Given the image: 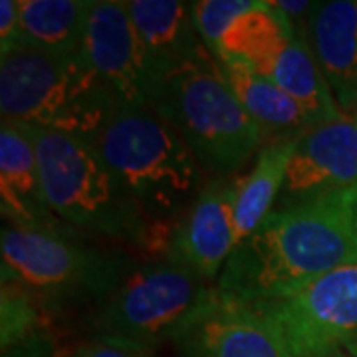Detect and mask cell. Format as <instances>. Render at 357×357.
Instances as JSON below:
<instances>
[{
  "label": "cell",
  "instance_id": "16",
  "mask_svg": "<svg viewBox=\"0 0 357 357\" xmlns=\"http://www.w3.org/2000/svg\"><path fill=\"white\" fill-rule=\"evenodd\" d=\"M218 62L234 96L260 126L264 137L272 135L270 141L298 139L304 131L312 129L304 109L270 77L234 58H220Z\"/></svg>",
  "mask_w": 357,
  "mask_h": 357
},
{
  "label": "cell",
  "instance_id": "25",
  "mask_svg": "<svg viewBox=\"0 0 357 357\" xmlns=\"http://www.w3.org/2000/svg\"><path fill=\"white\" fill-rule=\"evenodd\" d=\"M321 357H357V354L351 345L345 344L340 345V347H333V349H330L328 354H324Z\"/></svg>",
  "mask_w": 357,
  "mask_h": 357
},
{
  "label": "cell",
  "instance_id": "2",
  "mask_svg": "<svg viewBox=\"0 0 357 357\" xmlns=\"http://www.w3.org/2000/svg\"><path fill=\"white\" fill-rule=\"evenodd\" d=\"M115 112L112 89L82 48L72 54H48L20 46L0 58L2 121L98 143Z\"/></svg>",
  "mask_w": 357,
  "mask_h": 357
},
{
  "label": "cell",
  "instance_id": "11",
  "mask_svg": "<svg viewBox=\"0 0 357 357\" xmlns=\"http://www.w3.org/2000/svg\"><path fill=\"white\" fill-rule=\"evenodd\" d=\"M349 187H357V119L344 114L294 141L278 208Z\"/></svg>",
  "mask_w": 357,
  "mask_h": 357
},
{
  "label": "cell",
  "instance_id": "17",
  "mask_svg": "<svg viewBox=\"0 0 357 357\" xmlns=\"http://www.w3.org/2000/svg\"><path fill=\"white\" fill-rule=\"evenodd\" d=\"M258 74L270 77L284 89L304 109L312 128L344 115L306 40L294 36L288 46Z\"/></svg>",
  "mask_w": 357,
  "mask_h": 357
},
{
  "label": "cell",
  "instance_id": "3",
  "mask_svg": "<svg viewBox=\"0 0 357 357\" xmlns=\"http://www.w3.org/2000/svg\"><path fill=\"white\" fill-rule=\"evenodd\" d=\"M151 109L185 139L211 177L238 175L266 145L208 48L157 84Z\"/></svg>",
  "mask_w": 357,
  "mask_h": 357
},
{
  "label": "cell",
  "instance_id": "19",
  "mask_svg": "<svg viewBox=\"0 0 357 357\" xmlns=\"http://www.w3.org/2000/svg\"><path fill=\"white\" fill-rule=\"evenodd\" d=\"M91 0H20V46L48 54L82 48Z\"/></svg>",
  "mask_w": 357,
  "mask_h": 357
},
{
  "label": "cell",
  "instance_id": "24",
  "mask_svg": "<svg viewBox=\"0 0 357 357\" xmlns=\"http://www.w3.org/2000/svg\"><path fill=\"white\" fill-rule=\"evenodd\" d=\"M20 48V0L0 2V50L2 54Z\"/></svg>",
  "mask_w": 357,
  "mask_h": 357
},
{
  "label": "cell",
  "instance_id": "22",
  "mask_svg": "<svg viewBox=\"0 0 357 357\" xmlns=\"http://www.w3.org/2000/svg\"><path fill=\"white\" fill-rule=\"evenodd\" d=\"M258 0H199L191 2L192 24L197 28L204 46L217 58L218 44L232 22L252 10Z\"/></svg>",
  "mask_w": 357,
  "mask_h": 357
},
{
  "label": "cell",
  "instance_id": "1",
  "mask_svg": "<svg viewBox=\"0 0 357 357\" xmlns=\"http://www.w3.org/2000/svg\"><path fill=\"white\" fill-rule=\"evenodd\" d=\"M357 262V187L276 206L236 244L217 288L244 304L282 298Z\"/></svg>",
  "mask_w": 357,
  "mask_h": 357
},
{
  "label": "cell",
  "instance_id": "10",
  "mask_svg": "<svg viewBox=\"0 0 357 357\" xmlns=\"http://www.w3.org/2000/svg\"><path fill=\"white\" fill-rule=\"evenodd\" d=\"M241 175L211 177L177 220L167 260L189 268L203 280L222 274L236 248V197Z\"/></svg>",
  "mask_w": 357,
  "mask_h": 357
},
{
  "label": "cell",
  "instance_id": "26",
  "mask_svg": "<svg viewBox=\"0 0 357 357\" xmlns=\"http://www.w3.org/2000/svg\"><path fill=\"white\" fill-rule=\"evenodd\" d=\"M349 345H351V347L356 349V354H357V340H356V342H351V344H349Z\"/></svg>",
  "mask_w": 357,
  "mask_h": 357
},
{
  "label": "cell",
  "instance_id": "21",
  "mask_svg": "<svg viewBox=\"0 0 357 357\" xmlns=\"http://www.w3.org/2000/svg\"><path fill=\"white\" fill-rule=\"evenodd\" d=\"M2 351L38 335L40 304L16 282L2 280V312H0Z\"/></svg>",
  "mask_w": 357,
  "mask_h": 357
},
{
  "label": "cell",
  "instance_id": "13",
  "mask_svg": "<svg viewBox=\"0 0 357 357\" xmlns=\"http://www.w3.org/2000/svg\"><path fill=\"white\" fill-rule=\"evenodd\" d=\"M0 208L2 217L16 229L70 232L66 230L70 227L46 203L30 135L13 121H2L0 126Z\"/></svg>",
  "mask_w": 357,
  "mask_h": 357
},
{
  "label": "cell",
  "instance_id": "6",
  "mask_svg": "<svg viewBox=\"0 0 357 357\" xmlns=\"http://www.w3.org/2000/svg\"><path fill=\"white\" fill-rule=\"evenodd\" d=\"M0 250L2 280L16 282L48 307L100 306L135 268L128 252L88 246L60 230L4 227Z\"/></svg>",
  "mask_w": 357,
  "mask_h": 357
},
{
  "label": "cell",
  "instance_id": "8",
  "mask_svg": "<svg viewBox=\"0 0 357 357\" xmlns=\"http://www.w3.org/2000/svg\"><path fill=\"white\" fill-rule=\"evenodd\" d=\"M250 306L280 332L294 357H321L357 340V262Z\"/></svg>",
  "mask_w": 357,
  "mask_h": 357
},
{
  "label": "cell",
  "instance_id": "14",
  "mask_svg": "<svg viewBox=\"0 0 357 357\" xmlns=\"http://www.w3.org/2000/svg\"><path fill=\"white\" fill-rule=\"evenodd\" d=\"M307 44L337 107L357 109V0L318 2L310 16Z\"/></svg>",
  "mask_w": 357,
  "mask_h": 357
},
{
  "label": "cell",
  "instance_id": "18",
  "mask_svg": "<svg viewBox=\"0 0 357 357\" xmlns=\"http://www.w3.org/2000/svg\"><path fill=\"white\" fill-rule=\"evenodd\" d=\"M296 139L268 141L256 155L255 167L241 177L234 220H236V244L243 243L255 232L260 222L274 211L290 165Z\"/></svg>",
  "mask_w": 357,
  "mask_h": 357
},
{
  "label": "cell",
  "instance_id": "23",
  "mask_svg": "<svg viewBox=\"0 0 357 357\" xmlns=\"http://www.w3.org/2000/svg\"><path fill=\"white\" fill-rule=\"evenodd\" d=\"M72 357H153V349L114 337H98L77 347Z\"/></svg>",
  "mask_w": 357,
  "mask_h": 357
},
{
  "label": "cell",
  "instance_id": "5",
  "mask_svg": "<svg viewBox=\"0 0 357 357\" xmlns=\"http://www.w3.org/2000/svg\"><path fill=\"white\" fill-rule=\"evenodd\" d=\"M98 147L119 187L147 218H177L203 189L189 145L151 107L117 112Z\"/></svg>",
  "mask_w": 357,
  "mask_h": 357
},
{
  "label": "cell",
  "instance_id": "20",
  "mask_svg": "<svg viewBox=\"0 0 357 357\" xmlns=\"http://www.w3.org/2000/svg\"><path fill=\"white\" fill-rule=\"evenodd\" d=\"M292 38V26L280 8L274 2L258 0L252 10L238 16L227 30L218 44L217 60L234 58L262 72Z\"/></svg>",
  "mask_w": 357,
  "mask_h": 357
},
{
  "label": "cell",
  "instance_id": "9",
  "mask_svg": "<svg viewBox=\"0 0 357 357\" xmlns=\"http://www.w3.org/2000/svg\"><path fill=\"white\" fill-rule=\"evenodd\" d=\"M82 52L112 89L117 107H151L157 82L128 2L91 0Z\"/></svg>",
  "mask_w": 357,
  "mask_h": 357
},
{
  "label": "cell",
  "instance_id": "4",
  "mask_svg": "<svg viewBox=\"0 0 357 357\" xmlns=\"http://www.w3.org/2000/svg\"><path fill=\"white\" fill-rule=\"evenodd\" d=\"M22 128L34 145L52 213L82 234L139 248L147 218L115 181L98 143L50 129Z\"/></svg>",
  "mask_w": 357,
  "mask_h": 357
},
{
  "label": "cell",
  "instance_id": "12",
  "mask_svg": "<svg viewBox=\"0 0 357 357\" xmlns=\"http://www.w3.org/2000/svg\"><path fill=\"white\" fill-rule=\"evenodd\" d=\"M175 344L185 357H294L260 312L220 290Z\"/></svg>",
  "mask_w": 357,
  "mask_h": 357
},
{
  "label": "cell",
  "instance_id": "15",
  "mask_svg": "<svg viewBox=\"0 0 357 357\" xmlns=\"http://www.w3.org/2000/svg\"><path fill=\"white\" fill-rule=\"evenodd\" d=\"M128 10L143 40L157 84L206 48L192 24L189 2L129 0Z\"/></svg>",
  "mask_w": 357,
  "mask_h": 357
},
{
  "label": "cell",
  "instance_id": "7",
  "mask_svg": "<svg viewBox=\"0 0 357 357\" xmlns=\"http://www.w3.org/2000/svg\"><path fill=\"white\" fill-rule=\"evenodd\" d=\"M218 288L171 260H145L98 306L93 332L153 349L177 342L217 298Z\"/></svg>",
  "mask_w": 357,
  "mask_h": 357
}]
</instances>
